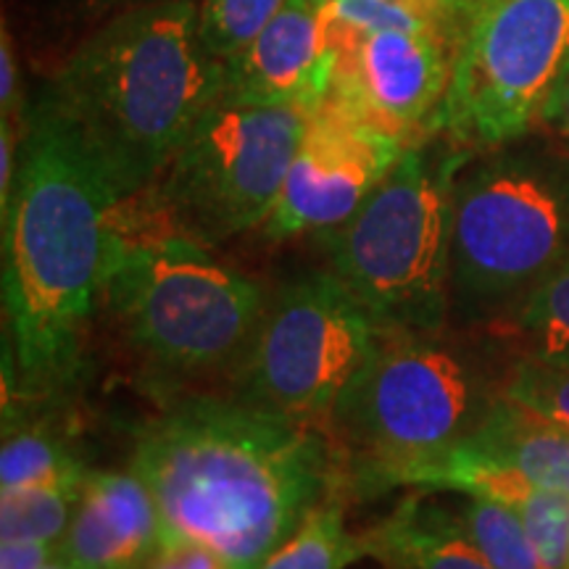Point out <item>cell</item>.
Wrapping results in <instances>:
<instances>
[{"label": "cell", "instance_id": "cell-2", "mask_svg": "<svg viewBox=\"0 0 569 569\" xmlns=\"http://www.w3.org/2000/svg\"><path fill=\"white\" fill-rule=\"evenodd\" d=\"M130 469L159 509L161 546H206L227 569H259L319 501L340 496L322 427L234 396L169 401L138 432Z\"/></svg>", "mask_w": 569, "mask_h": 569}, {"label": "cell", "instance_id": "cell-16", "mask_svg": "<svg viewBox=\"0 0 569 569\" xmlns=\"http://www.w3.org/2000/svg\"><path fill=\"white\" fill-rule=\"evenodd\" d=\"M465 443L501 467L515 469L536 488L569 496V432L530 417L509 398L498 403L488 422Z\"/></svg>", "mask_w": 569, "mask_h": 569}, {"label": "cell", "instance_id": "cell-11", "mask_svg": "<svg viewBox=\"0 0 569 569\" xmlns=\"http://www.w3.org/2000/svg\"><path fill=\"white\" fill-rule=\"evenodd\" d=\"M409 140L365 122L327 98L306 113L293 161L264 232L288 240L343 224L396 167Z\"/></svg>", "mask_w": 569, "mask_h": 569}, {"label": "cell", "instance_id": "cell-14", "mask_svg": "<svg viewBox=\"0 0 569 569\" xmlns=\"http://www.w3.org/2000/svg\"><path fill=\"white\" fill-rule=\"evenodd\" d=\"M161 551V519L138 475L90 472L59 553L80 569H146Z\"/></svg>", "mask_w": 569, "mask_h": 569}, {"label": "cell", "instance_id": "cell-17", "mask_svg": "<svg viewBox=\"0 0 569 569\" xmlns=\"http://www.w3.org/2000/svg\"><path fill=\"white\" fill-rule=\"evenodd\" d=\"M490 330L507 340L517 359L569 365V259Z\"/></svg>", "mask_w": 569, "mask_h": 569}, {"label": "cell", "instance_id": "cell-18", "mask_svg": "<svg viewBox=\"0 0 569 569\" xmlns=\"http://www.w3.org/2000/svg\"><path fill=\"white\" fill-rule=\"evenodd\" d=\"M88 469L71 448L46 427H6L0 451V493L19 490H82Z\"/></svg>", "mask_w": 569, "mask_h": 569}, {"label": "cell", "instance_id": "cell-15", "mask_svg": "<svg viewBox=\"0 0 569 569\" xmlns=\"http://www.w3.org/2000/svg\"><path fill=\"white\" fill-rule=\"evenodd\" d=\"M365 546L367 557L388 569H496L467 536L461 517L425 496L403 498L365 532Z\"/></svg>", "mask_w": 569, "mask_h": 569}, {"label": "cell", "instance_id": "cell-21", "mask_svg": "<svg viewBox=\"0 0 569 569\" xmlns=\"http://www.w3.org/2000/svg\"><path fill=\"white\" fill-rule=\"evenodd\" d=\"M459 517L467 536L496 569H546L515 507L493 498L469 496Z\"/></svg>", "mask_w": 569, "mask_h": 569}, {"label": "cell", "instance_id": "cell-12", "mask_svg": "<svg viewBox=\"0 0 569 569\" xmlns=\"http://www.w3.org/2000/svg\"><path fill=\"white\" fill-rule=\"evenodd\" d=\"M327 42L336 53L332 101L409 142L432 134L451 80L457 34L382 30Z\"/></svg>", "mask_w": 569, "mask_h": 569}, {"label": "cell", "instance_id": "cell-20", "mask_svg": "<svg viewBox=\"0 0 569 569\" xmlns=\"http://www.w3.org/2000/svg\"><path fill=\"white\" fill-rule=\"evenodd\" d=\"M319 9L327 40L382 30L459 32L438 0H327Z\"/></svg>", "mask_w": 569, "mask_h": 569}, {"label": "cell", "instance_id": "cell-6", "mask_svg": "<svg viewBox=\"0 0 569 569\" xmlns=\"http://www.w3.org/2000/svg\"><path fill=\"white\" fill-rule=\"evenodd\" d=\"M267 296L182 234H119L101 315L159 388L211 380L243 361Z\"/></svg>", "mask_w": 569, "mask_h": 569}, {"label": "cell", "instance_id": "cell-25", "mask_svg": "<svg viewBox=\"0 0 569 569\" xmlns=\"http://www.w3.org/2000/svg\"><path fill=\"white\" fill-rule=\"evenodd\" d=\"M546 569H569V496L532 490L517 507Z\"/></svg>", "mask_w": 569, "mask_h": 569}, {"label": "cell", "instance_id": "cell-27", "mask_svg": "<svg viewBox=\"0 0 569 569\" xmlns=\"http://www.w3.org/2000/svg\"><path fill=\"white\" fill-rule=\"evenodd\" d=\"M148 569H227V565L206 546L174 543L161 546Z\"/></svg>", "mask_w": 569, "mask_h": 569}, {"label": "cell", "instance_id": "cell-3", "mask_svg": "<svg viewBox=\"0 0 569 569\" xmlns=\"http://www.w3.org/2000/svg\"><path fill=\"white\" fill-rule=\"evenodd\" d=\"M515 361L482 327L377 332L327 422L340 493H386L409 467L475 436L507 398Z\"/></svg>", "mask_w": 569, "mask_h": 569}, {"label": "cell", "instance_id": "cell-32", "mask_svg": "<svg viewBox=\"0 0 569 569\" xmlns=\"http://www.w3.org/2000/svg\"><path fill=\"white\" fill-rule=\"evenodd\" d=\"M315 3H319V6H322V3H327V0H315Z\"/></svg>", "mask_w": 569, "mask_h": 569}, {"label": "cell", "instance_id": "cell-31", "mask_svg": "<svg viewBox=\"0 0 569 569\" xmlns=\"http://www.w3.org/2000/svg\"><path fill=\"white\" fill-rule=\"evenodd\" d=\"M42 569H80V567H77V565H71V561H69V559H63V557H61V553H59V551H56V557H53L51 561H48V565H46V567H42Z\"/></svg>", "mask_w": 569, "mask_h": 569}, {"label": "cell", "instance_id": "cell-28", "mask_svg": "<svg viewBox=\"0 0 569 569\" xmlns=\"http://www.w3.org/2000/svg\"><path fill=\"white\" fill-rule=\"evenodd\" d=\"M56 551L42 540H0V569H42Z\"/></svg>", "mask_w": 569, "mask_h": 569}, {"label": "cell", "instance_id": "cell-10", "mask_svg": "<svg viewBox=\"0 0 569 569\" xmlns=\"http://www.w3.org/2000/svg\"><path fill=\"white\" fill-rule=\"evenodd\" d=\"M380 327L332 272H309L267 298L230 396L322 427L372 351Z\"/></svg>", "mask_w": 569, "mask_h": 569}, {"label": "cell", "instance_id": "cell-5", "mask_svg": "<svg viewBox=\"0 0 569 569\" xmlns=\"http://www.w3.org/2000/svg\"><path fill=\"white\" fill-rule=\"evenodd\" d=\"M559 142L530 132L469 151L459 163L451 182V325H501L569 259V146Z\"/></svg>", "mask_w": 569, "mask_h": 569}, {"label": "cell", "instance_id": "cell-4", "mask_svg": "<svg viewBox=\"0 0 569 569\" xmlns=\"http://www.w3.org/2000/svg\"><path fill=\"white\" fill-rule=\"evenodd\" d=\"M122 196L159 180L198 117L222 96L190 0H151L106 21L46 88Z\"/></svg>", "mask_w": 569, "mask_h": 569}, {"label": "cell", "instance_id": "cell-9", "mask_svg": "<svg viewBox=\"0 0 569 569\" xmlns=\"http://www.w3.org/2000/svg\"><path fill=\"white\" fill-rule=\"evenodd\" d=\"M306 113L219 96L190 127L148 196L172 234L206 248L264 224Z\"/></svg>", "mask_w": 569, "mask_h": 569}, {"label": "cell", "instance_id": "cell-13", "mask_svg": "<svg viewBox=\"0 0 569 569\" xmlns=\"http://www.w3.org/2000/svg\"><path fill=\"white\" fill-rule=\"evenodd\" d=\"M336 53L315 0H288L246 51L224 61V96L261 106L319 109L332 90Z\"/></svg>", "mask_w": 569, "mask_h": 569}, {"label": "cell", "instance_id": "cell-24", "mask_svg": "<svg viewBox=\"0 0 569 569\" xmlns=\"http://www.w3.org/2000/svg\"><path fill=\"white\" fill-rule=\"evenodd\" d=\"M507 398L540 422L569 432V365L517 359L507 380Z\"/></svg>", "mask_w": 569, "mask_h": 569}, {"label": "cell", "instance_id": "cell-19", "mask_svg": "<svg viewBox=\"0 0 569 569\" xmlns=\"http://www.w3.org/2000/svg\"><path fill=\"white\" fill-rule=\"evenodd\" d=\"M361 557H367L365 536L346 530L343 498L327 496L259 569H346Z\"/></svg>", "mask_w": 569, "mask_h": 569}, {"label": "cell", "instance_id": "cell-33", "mask_svg": "<svg viewBox=\"0 0 569 569\" xmlns=\"http://www.w3.org/2000/svg\"><path fill=\"white\" fill-rule=\"evenodd\" d=\"M567 146H569V142H567Z\"/></svg>", "mask_w": 569, "mask_h": 569}, {"label": "cell", "instance_id": "cell-26", "mask_svg": "<svg viewBox=\"0 0 569 569\" xmlns=\"http://www.w3.org/2000/svg\"><path fill=\"white\" fill-rule=\"evenodd\" d=\"M27 111L30 106H24V96H21L17 48H13L9 27L3 24L0 30V119L24 122Z\"/></svg>", "mask_w": 569, "mask_h": 569}, {"label": "cell", "instance_id": "cell-1", "mask_svg": "<svg viewBox=\"0 0 569 569\" xmlns=\"http://www.w3.org/2000/svg\"><path fill=\"white\" fill-rule=\"evenodd\" d=\"M119 188L48 90L27 111L19 172L3 222V407L74 390L113 238Z\"/></svg>", "mask_w": 569, "mask_h": 569}, {"label": "cell", "instance_id": "cell-23", "mask_svg": "<svg viewBox=\"0 0 569 569\" xmlns=\"http://www.w3.org/2000/svg\"><path fill=\"white\" fill-rule=\"evenodd\" d=\"M288 0H201L198 27L209 53L219 61L246 51Z\"/></svg>", "mask_w": 569, "mask_h": 569}, {"label": "cell", "instance_id": "cell-30", "mask_svg": "<svg viewBox=\"0 0 569 569\" xmlns=\"http://www.w3.org/2000/svg\"><path fill=\"white\" fill-rule=\"evenodd\" d=\"M475 0H438L440 9L446 11V17L453 21V24H461V19H465V13L469 11V6H472Z\"/></svg>", "mask_w": 569, "mask_h": 569}, {"label": "cell", "instance_id": "cell-29", "mask_svg": "<svg viewBox=\"0 0 569 569\" xmlns=\"http://www.w3.org/2000/svg\"><path fill=\"white\" fill-rule=\"evenodd\" d=\"M540 127L561 142H569V67L557 88H553L549 103H546L543 117H540Z\"/></svg>", "mask_w": 569, "mask_h": 569}, {"label": "cell", "instance_id": "cell-22", "mask_svg": "<svg viewBox=\"0 0 569 569\" xmlns=\"http://www.w3.org/2000/svg\"><path fill=\"white\" fill-rule=\"evenodd\" d=\"M82 490H19L0 493V540H42L59 549Z\"/></svg>", "mask_w": 569, "mask_h": 569}, {"label": "cell", "instance_id": "cell-8", "mask_svg": "<svg viewBox=\"0 0 569 569\" xmlns=\"http://www.w3.org/2000/svg\"><path fill=\"white\" fill-rule=\"evenodd\" d=\"M567 67L569 0H475L430 132L465 151L525 138Z\"/></svg>", "mask_w": 569, "mask_h": 569}, {"label": "cell", "instance_id": "cell-7", "mask_svg": "<svg viewBox=\"0 0 569 569\" xmlns=\"http://www.w3.org/2000/svg\"><path fill=\"white\" fill-rule=\"evenodd\" d=\"M467 153L443 134H425L343 224L319 234L330 269L380 330L451 325V182Z\"/></svg>", "mask_w": 569, "mask_h": 569}]
</instances>
